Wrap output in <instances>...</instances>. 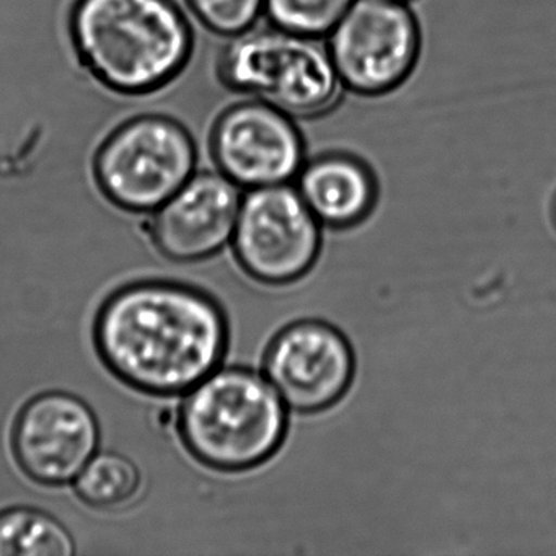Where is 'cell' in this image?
Here are the masks:
<instances>
[{"label": "cell", "mask_w": 556, "mask_h": 556, "mask_svg": "<svg viewBox=\"0 0 556 556\" xmlns=\"http://www.w3.org/2000/svg\"><path fill=\"white\" fill-rule=\"evenodd\" d=\"M100 425L93 409L67 392H45L25 403L12 426L18 468L41 486L73 483L97 454Z\"/></svg>", "instance_id": "9c48e42d"}, {"label": "cell", "mask_w": 556, "mask_h": 556, "mask_svg": "<svg viewBox=\"0 0 556 556\" xmlns=\"http://www.w3.org/2000/svg\"><path fill=\"white\" fill-rule=\"evenodd\" d=\"M237 262L265 285H288L311 271L321 247V224L295 185L247 191L232 237Z\"/></svg>", "instance_id": "52a82bcc"}, {"label": "cell", "mask_w": 556, "mask_h": 556, "mask_svg": "<svg viewBox=\"0 0 556 556\" xmlns=\"http://www.w3.org/2000/svg\"><path fill=\"white\" fill-rule=\"evenodd\" d=\"M217 76L226 89L295 119L327 115L344 92L324 40L273 25L229 38L217 61Z\"/></svg>", "instance_id": "277c9868"}, {"label": "cell", "mask_w": 556, "mask_h": 556, "mask_svg": "<svg viewBox=\"0 0 556 556\" xmlns=\"http://www.w3.org/2000/svg\"><path fill=\"white\" fill-rule=\"evenodd\" d=\"M353 4L354 0H266L265 17L289 34L324 40Z\"/></svg>", "instance_id": "9a60e30c"}, {"label": "cell", "mask_w": 556, "mask_h": 556, "mask_svg": "<svg viewBox=\"0 0 556 556\" xmlns=\"http://www.w3.org/2000/svg\"><path fill=\"white\" fill-rule=\"evenodd\" d=\"M266 0H187L201 25L220 37L232 38L256 27Z\"/></svg>", "instance_id": "2e32d148"}, {"label": "cell", "mask_w": 556, "mask_h": 556, "mask_svg": "<svg viewBox=\"0 0 556 556\" xmlns=\"http://www.w3.org/2000/svg\"><path fill=\"white\" fill-rule=\"evenodd\" d=\"M399 2H406V4H409V2H412V0H399Z\"/></svg>", "instance_id": "ac0fdd59"}, {"label": "cell", "mask_w": 556, "mask_h": 556, "mask_svg": "<svg viewBox=\"0 0 556 556\" xmlns=\"http://www.w3.org/2000/svg\"><path fill=\"white\" fill-rule=\"evenodd\" d=\"M553 220H555L556 224V197L555 201H553Z\"/></svg>", "instance_id": "e0dca14e"}, {"label": "cell", "mask_w": 556, "mask_h": 556, "mask_svg": "<svg viewBox=\"0 0 556 556\" xmlns=\"http://www.w3.org/2000/svg\"><path fill=\"white\" fill-rule=\"evenodd\" d=\"M70 35L80 66L125 97L174 83L194 50L190 22L174 0H76Z\"/></svg>", "instance_id": "7a4b0ae2"}, {"label": "cell", "mask_w": 556, "mask_h": 556, "mask_svg": "<svg viewBox=\"0 0 556 556\" xmlns=\"http://www.w3.org/2000/svg\"><path fill=\"white\" fill-rule=\"evenodd\" d=\"M138 465L118 452H99L74 480L77 497L96 509H116L131 503L141 490Z\"/></svg>", "instance_id": "5bb4252c"}, {"label": "cell", "mask_w": 556, "mask_h": 556, "mask_svg": "<svg viewBox=\"0 0 556 556\" xmlns=\"http://www.w3.org/2000/svg\"><path fill=\"white\" fill-rule=\"evenodd\" d=\"M229 320L197 286L168 279L129 282L113 291L93 318L92 341L103 366L136 392L187 395L219 369Z\"/></svg>", "instance_id": "6da1fadb"}, {"label": "cell", "mask_w": 556, "mask_h": 556, "mask_svg": "<svg viewBox=\"0 0 556 556\" xmlns=\"http://www.w3.org/2000/svg\"><path fill=\"white\" fill-rule=\"evenodd\" d=\"M175 426L188 454L204 467L252 470L281 447L288 406L265 374L219 367L185 395Z\"/></svg>", "instance_id": "3957f363"}, {"label": "cell", "mask_w": 556, "mask_h": 556, "mask_svg": "<svg viewBox=\"0 0 556 556\" xmlns=\"http://www.w3.org/2000/svg\"><path fill=\"white\" fill-rule=\"evenodd\" d=\"M76 542L70 530L34 507L0 510V556H73Z\"/></svg>", "instance_id": "4fadbf2b"}, {"label": "cell", "mask_w": 556, "mask_h": 556, "mask_svg": "<svg viewBox=\"0 0 556 556\" xmlns=\"http://www.w3.org/2000/svg\"><path fill=\"white\" fill-rule=\"evenodd\" d=\"M210 149L217 170L247 191L291 184L307 161L295 118L255 99L220 113Z\"/></svg>", "instance_id": "ba28073f"}, {"label": "cell", "mask_w": 556, "mask_h": 556, "mask_svg": "<svg viewBox=\"0 0 556 556\" xmlns=\"http://www.w3.org/2000/svg\"><path fill=\"white\" fill-rule=\"evenodd\" d=\"M242 188L220 172L194 174L155 211L152 242L165 258L197 263L217 255L232 240Z\"/></svg>", "instance_id": "8fae6325"}, {"label": "cell", "mask_w": 556, "mask_h": 556, "mask_svg": "<svg viewBox=\"0 0 556 556\" xmlns=\"http://www.w3.org/2000/svg\"><path fill=\"white\" fill-rule=\"evenodd\" d=\"M353 348L343 333L305 320L276 334L265 356V377L288 409L317 413L343 399L354 379Z\"/></svg>", "instance_id": "30bf717a"}, {"label": "cell", "mask_w": 556, "mask_h": 556, "mask_svg": "<svg viewBox=\"0 0 556 556\" xmlns=\"http://www.w3.org/2000/svg\"><path fill=\"white\" fill-rule=\"evenodd\" d=\"M197 144L168 116L141 115L116 128L93 159L103 197L132 214L155 213L197 170Z\"/></svg>", "instance_id": "5b68a950"}, {"label": "cell", "mask_w": 556, "mask_h": 556, "mask_svg": "<svg viewBox=\"0 0 556 556\" xmlns=\"http://www.w3.org/2000/svg\"><path fill=\"white\" fill-rule=\"evenodd\" d=\"M295 188L321 226L346 229L363 223L377 203L379 185L363 159L328 151L307 159Z\"/></svg>", "instance_id": "7c38bea8"}, {"label": "cell", "mask_w": 556, "mask_h": 556, "mask_svg": "<svg viewBox=\"0 0 556 556\" xmlns=\"http://www.w3.org/2000/svg\"><path fill=\"white\" fill-rule=\"evenodd\" d=\"M421 28L406 2L354 0L327 37L344 90L382 97L406 83L421 54Z\"/></svg>", "instance_id": "8992f818"}]
</instances>
